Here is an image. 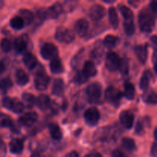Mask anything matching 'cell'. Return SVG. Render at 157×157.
<instances>
[{"label":"cell","mask_w":157,"mask_h":157,"mask_svg":"<svg viewBox=\"0 0 157 157\" xmlns=\"http://www.w3.org/2000/svg\"><path fill=\"white\" fill-rule=\"evenodd\" d=\"M155 15L149 8H144L138 15V23L144 33H150L155 27Z\"/></svg>","instance_id":"6da1fadb"},{"label":"cell","mask_w":157,"mask_h":157,"mask_svg":"<svg viewBox=\"0 0 157 157\" xmlns=\"http://www.w3.org/2000/svg\"><path fill=\"white\" fill-rule=\"evenodd\" d=\"M86 96L91 104H96L100 101L102 94V87L99 83H92L86 88Z\"/></svg>","instance_id":"7a4b0ae2"},{"label":"cell","mask_w":157,"mask_h":157,"mask_svg":"<svg viewBox=\"0 0 157 157\" xmlns=\"http://www.w3.org/2000/svg\"><path fill=\"white\" fill-rule=\"evenodd\" d=\"M55 38L59 42L70 44L75 40V35L70 29L63 26H60L55 32Z\"/></svg>","instance_id":"3957f363"},{"label":"cell","mask_w":157,"mask_h":157,"mask_svg":"<svg viewBox=\"0 0 157 157\" xmlns=\"http://www.w3.org/2000/svg\"><path fill=\"white\" fill-rule=\"evenodd\" d=\"M122 98V93L116 87L110 86L105 91V99L109 104L114 107H118Z\"/></svg>","instance_id":"277c9868"},{"label":"cell","mask_w":157,"mask_h":157,"mask_svg":"<svg viewBox=\"0 0 157 157\" xmlns=\"http://www.w3.org/2000/svg\"><path fill=\"white\" fill-rule=\"evenodd\" d=\"M2 106L15 113H21L25 108L24 104L21 101L17 99H12L8 97L2 99Z\"/></svg>","instance_id":"5b68a950"},{"label":"cell","mask_w":157,"mask_h":157,"mask_svg":"<svg viewBox=\"0 0 157 157\" xmlns=\"http://www.w3.org/2000/svg\"><path fill=\"white\" fill-rule=\"evenodd\" d=\"M84 117L86 124L90 127H93V126L97 125L98 124L100 117H101V114H100L98 109H97L94 107H92L86 110L84 114Z\"/></svg>","instance_id":"8992f818"},{"label":"cell","mask_w":157,"mask_h":157,"mask_svg":"<svg viewBox=\"0 0 157 157\" xmlns=\"http://www.w3.org/2000/svg\"><path fill=\"white\" fill-rule=\"evenodd\" d=\"M121 59L120 58L119 55L115 52H110L107 55L105 60L106 67L110 71H116L119 70L120 64H121Z\"/></svg>","instance_id":"52a82bcc"},{"label":"cell","mask_w":157,"mask_h":157,"mask_svg":"<svg viewBox=\"0 0 157 157\" xmlns=\"http://www.w3.org/2000/svg\"><path fill=\"white\" fill-rule=\"evenodd\" d=\"M41 57L45 60H51L57 58L58 55V48L52 43H45L41 48Z\"/></svg>","instance_id":"ba28073f"},{"label":"cell","mask_w":157,"mask_h":157,"mask_svg":"<svg viewBox=\"0 0 157 157\" xmlns=\"http://www.w3.org/2000/svg\"><path fill=\"white\" fill-rule=\"evenodd\" d=\"M49 81L50 78L44 72L38 71L35 77V88L41 91L46 90L48 86Z\"/></svg>","instance_id":"9c48e42d"},{"label":"cell","mask_w":157,"mask_h":157,"mask_svg":"<svg viewBox=\"0 0 157 157\" xmlns=\"http://www.w3.org/2000/svg\"><path fill=\"white\" fill-rule=\"evenodd\" d=\"M106 15V10L101 5H94L89 10V16L93 21H98Z\"/></svg>","instance_id":"30bf717a"},{"label":"cell","mask_w":157,"mask_h":157,"mask_svg":"<svg viewBox=\"0 0 157 157\" xmlns=\"http://www.w3.org/2000/svg\"><path fill=\"white\" fill-rule=\"evenodd\" d=\"M120 121L126 129L132 128L134 121V115L130 110H124L120 114Z\"/></svg>","instance_id":"8fae6325"},{"label":"cell","mask_w":157,"mask_h":157,"mask_svg":"<svg viewBox=\"0 0 157 157\" xmlns=\"http://www.w3.org/2000/svg\"><path fill=\"white\" fill-rule=\"evenodd\" d=\"M38 119V115L35 112H28L19 118V124L24 127H29L35 124Z\"/></svg>","instance_id":"7c38bea8"},{"label":"cell","mask_w":157,"mask_h":157,"mask_svg":"<svg viewBox=\"0 0 157 157\" xmlns=\"http://www.w3.org/2000/svg\"><path fill=\"white\" fill-rule=\"evenodd\" d=\"M89 29V23L84 18L78 20L75 24V30L76 33L81 37L87 35Z\"/></svg>","instance_id":"4fadbf2b"},{"label":"cell","mask_w":157,"mask_h":157,"mask_svg":"<svg viewBox=\"0 0 157 157\" xmlns=\"http://www.w3.org/2000/svg\"><path fill=\"white\" fill-rule=\"evenodd\" d=\"M134 52L140 62L145 64L147 60V57H148V49H147V44L136 45L134 48Z\"/></svg>","instance_id":"5bb4252c"},{"label":"cell","mask_w":157,"mask_h":157,"mask_svg":"<svg viewBox=\"0 0 157 157\" xmlns=\"http://www.w3.org/2000/svg\"><path fill=\"white\" fill-rule=\"evenodd\" d=\"M28 46V36L21 35L19 38H16L14 42V48L18 53H23L25 52Z\"/></svg>","instance_id":"9a60e30c"},{"label":"cell","mask_w":157,"mask_h":157,"mask_svg":"<svg viewBox=\"0 0 157 157\" xmlns=\"http://www.w3.org/2000/svg\"><path fill=\"white\" fill-rule=\"evenodd\" d=\"M52 103L49 97L46 94H40L36 99L37 107L41 110H45L51 108Z\"/></svg>","instance_id":"2e32d148"},{"label":"cell","mask_w":157,"mask_h":157,"mask_svg":"<svg viewBox=\"0 0 157 157\" xmlns=\"http://www.w3.org/2000/svg\"><path fill=\"white\" fill-rule=\"evenodd\" d=\"M82 72L87 79L92 78V77H94L97 75V68L95 67L94 63L91 61H86L84 64Z\"/></svg>","instance_id":"e0dca14e"},{"label":"cell","mask_w":157,"mask_h":157,"mask_svg":"<svg viewBox=\"0 0 157 157\" xmlns=\"http://www.w3.org/2000/svg\"><path fill=\"white\" fill-rule=\"evenodd\" d=\"M23 63L28 69L32 70L36 67L38 64V61L33 54L31 52H26L23 56Z\"/></svg>","instance_id":"ac0fdd59"},{"label":"cell","mask_w":157,"mask_h":157,"mask_svg":"<svg viewBox=\"0 0 157 157\" xmlns=\"http://www.w3.org/2000/svg\"><path fill=\"white\" fill-rule=\"evenodd\" d=\"M47 11L48 18L55 19V18H58V17L61 15V12H62L63 6L62 5H61V3L55 2L54 3L52 6H50V7L47 9Z\"/></svg>","instance_id":"d6986e66"},{"label":"cell","mask_w":157,"mask_h":157,"mask_svg":"<svg viewBox=\"0 0 157 157\" xmlns=\"http://www.w3.org/2000/svg\"><path fill=\"white\" fill-rule=\"evenodd\" d=\"M50 70L52 73L55 74V75L61 74L62 72H64V65L62 64V61L58 57L51 61Z\"/></svg>","instance_id":"ffe728a7"},{"label":"cell","mask_w":157,"mask_h":157,"mask_svg":"<svg viewBox=\"0 0 157 157\" xmlns=\"http://www.w3.org/2000/svg\"><path fill=\"white\" fill-rule=\"evenodd\" d=\"M9 150L13 154H20L24 150L22 141L18 139H13L9 144Z\"/></svg>","instance_id":"44dd1931"},{"label":"cell","mask_w":157,"mask_h":157,"mask_svg":"<svg viewBox=\"0 0 157 157\" xmlns=\"http://www.w3.org/2000/svg\"><path fill=\"white\" fill-rule=\"evenodd\" d=\"M64 92V83L62 79H58L55 80L53 83V86H52V94L55 96L60 97L63 95Z\"/></svg>","instance_id":"7402d4cb"},{"label":"cell","mask_w":157,"mask_h":157,"mask_svg":"<svg viewBox=\"0 0 157 157\" xmlns=\"http://www.w3.org/2000/svg\"><path fill=\"white\" fill-rule=\"evenodd\" d=\"M15 79L19 86H25L29 83V78L27 74L22 69H18L15 72Z\"/></svg>","instance_id":"603a6c76"},{"label":"cell","mask_w":157,"mask_h":157,"mask_svg":"<svg viewBox=\"0 0 157 157\" xmlns=\"http://www.w3.org/2000/svg\"><path fill=\"white\" fill-rule=\"evenodd\" d=\"M48 129L52 139L55 140H60L62 138V132L58 124H50L48 125Z\"/></svg>","instance_id":"cb8c5ba5"},{"label":"cell","mask_w":157,"mask_h":157,"mask_svg":"<svg viewBox=\"0 0 157 157\" xmlns=\"http://www.w3.org/2000/svg\"><path fill=\"white\" fill-rule=\"evenodd\" d=\"M22 98L23 104L25 107L28 109L32 108L35 104H36L37 98L33 94L29 93H24L21 96Z\"/></svg>","instance_id":"d4e9b609"},{"label":"cell","mask_w":157,"mask_h":157,"mask_svg":"<svg viewBox=\"0 0 157 157\" xmlns=\"http://www.w3.org/2000/svg\"><path fill=\"white\" fill-rule=\"evenodd\" d=\"M109 15V21H110V25L113 29H117L119 25V17L117 12L116 9L113 7H110L108 10Z\"/></svg>","instance_id":"484cf974"},{"label":"cell","mask_w":157,"mask_h":157,"mask_svg":"<svg viewBox=\"0 0 157 157\" xmlns=\"http://www.w3.org/2000/svg\"><path fill=\"white\" fill-rule=\"evenodd\" d=\"M124 96L127 100H133L135 97V87L130 82H125L124 84Z\"/></svg>","instance_id":"4316f807"},{"label":"cell","mask_w":157,"mask_h":157,"mask_svg":"<svg viewBox=\"0 0 157 157\" xmlns=\"http://www.w3.org/2000/svg\"><path fill=\"white\" fill-rule=\"evenodd\" d=\"M19 14L20 16L24 20L25 24V25H30L33 22L35 16H34V14L32 13V12H31L30 10H28V9H21L19 11Z\"/></svg>","instance_id":"83f0119b"},{"label":"cell","mask_w":157,"mask_h":157,"mask_svg":"<svg viewBox=\"0 0 157 157\" xmlns=\"http://www.w3.org/2000/svg\"><path fill=\"white\" fill-rule=\"evenodd\" d=\"M143 99L145 103L148 104H157V93L153 90L146 92L143 96Z\"/></svg>","instance_id":"f1b7e54d"},{"label":"cell","mask_w":157,"mask_h":157,"mask_svg":"<svg viewBox=\"0 0 157 157\" xmlns=\"http://www.w3.org/2000/svg\"><path fill=\"white\" fill-rule=\"evenodd\" d=\"M0 126L2 127H9L13 132H18V130H15L12 120L7 115L0 114Z\"/></svg>","instance_id":"f546056e"},{"label":"cell","mask_w":157,"mask_h":157,"mask_svg":"<svg viewBox=\"0 0 157 157\" xmlns=\"http://www.w3.org/2000/svg\"><path fill=\"white\" fill-rule=\"evenodd\" d=\"M25 21L22 19L21 16H15L11 19L10 21V25L12 29H15V30H21L24 28L25 26Z\"/></svg>","instance_id":"4dcf8cb0"},{"label":"cell","mask_w":157,"mask_h":157,"mask_svg":"<svg viewBox=\"0 0 157 157\" xmlns=\"http://www.w3.org/2000/svg\"><path fill=\"white\" fill-rule=\"evenodd\" d=\"M151 77L152 75L150 71H144V75H143V76L140 78V89L145 90V89H147L148 87Z\"/></svg>","instance_id":"1f68e13d"},{"label":"cell","mask_w":157,"mask_h":157,"mask_svg":"<svg viewBox=\"0 0 157 157\" xmlns=\"http://www.w3.org/2000/svg\"><path fill=\"white\" fill-rule=\"evenodd\" d=\"M118 9H119L120 12L122 14L123 16H124L125 21H131V20H133V14L130 8L124 6V5H120L118 6Z\"/></svg>","instance_id":"d6a6232c"},{"label":"cell","mask_w":157,"mask_h":157,"mask_svg":"<svg viewBox=\"0 0 157 157\" xmlns=\"http://www.w3.org/2000/svg\"><path fill=\"white\" fill-rule=\"evenodd\" d=\"M122 146L127 151L133 152L136 150V144L133 139L125 137L122 140Z\"/></svg>","instance_id":"836d02e7"},{"label":"cell","mask_w":157,"mask_h":157,"mask_svg":"<svg viewBox=\"0 0 157 157\" xmlns=\"http://www.w3.org/2000/svg\"><path fill=\"white\" fill-rule=\"evenodd\" d=\"M117 41V38L116 36H114V35H107L104 40V44L107 48H114L116 46Z\"/></svg>","instance_id":"e575fe53"},{"label":"cell","mask_w":157,"mask_h":157,"mask_svg":"<svg viewBox=\"0 0 157 157\" xmlns=\"http://www.w3.org/2000/svg\"><path fill=\"white\" fill-rule=\"evenodd\" d=\"M124 29L126 35L131 36L135 33V25L133 20L131 21H125L124 22Z\"/></svg>","instance_id":"d590c367"},{"label":"cell","mask_w":157,"mask_h":157,"mask_svg":"<svg viewBox=\"0 0 157 157\" xmlns=\"http://www.w3.org/2000/svg\"><path fill=\"white\" fill-rule=\"evenodd\" d=\"M12 87V82L9 78H3L0 81V90L6 91Z\"/></svg>","instance_id":"8d00e7d4"},{"label":"cell","mask_w":157,"mask_h":157,"mask_svg":"<svg viewBox=\"0 0 157 157\" xmlns=\"http://www.w3.org/2000/svg\"><path fill=\"white\" fill-rule=\"evenodd\" d=\"M120 71L123 75H127L129 71V64L127 58H123L121 61V64L119 67Z\"/></svg>","instance_id":"74e56055"},{"label":"cell","mask_w":157,"mask_h":157,"mask_svg":"<svg viewBox=\"0 0 157 157\" xmlns=\"http://www.w3.org/2000/svg\"><path fill=\"white\" fill-rule=\"evenodd\" d=\"M0 48H1L2 51H3L4 52H9L12 48L11 41L8 38H3L0 43Z\"/></svg>","instance_id":"f35d334b"},{"label":"cell","mask_w":157,"mask_h":157,"mask_svg":"<svg viewBox=\"0 0 157 157\" xmlns=\"http://www.w3.org/2000/svg\"><path fill=\"white\" fill-rule=\"evenodd\" d=\"M36 17L38 20H40L41 21H43L44 20H45L46 18H48V11L45 9H40L37 11L36 12Z\"/></svg>","instance_id":"ab89813d"},{"label":"cell","mask_w":157,"mask_h":157,"mask_svg":"<svg viewBox=\"0 0 157 157\" xmlns=\"http://www.w3.org/2000/svg\"><path fill=\"white\" fill-rule=\"evenodd\" d=\"M87 80V78L84 76L82 71H78L75 77V81L78 84H83V83L86 82Z\"/></svg>","instance_id":"60d3db41"},{"label":"cell","mask_w":157,"mask_h":157,"mask_svg":"<svg viewBox=\"0 0 157 157\" xmlns=\"http://www.w3.org/2000/svg\"><path fill=\"white\" fill-rule=\"evenodd\" d=\"M6 145L4 141L0 138V157H6Z\"/></svg>","instance_id":"b9f144b4"},{"label":"cell","mask_w":157,"mask_h":157,"mask_svg":"<svg viewBox=\"0 0 157 157\" xmlns=\"http://www.w3.org/2000/svg\"><path fill=\"white\" fill-rule=\"evenodd\" d=\"M144 132V127L143 122H141L140 121H139L136 124V133H137L138 135H142Z\"/></svg>","instance_id":"7bdbcfd3"},{"label":"cell","mask_w":157,"mask_h":157,"mask_svg":"<svg viewBox=\"0 0 157 157\" xmlns=\"http://www.w3.org/2000/svg\"><path fill=\"white\" fill-rule=\"evenodd\" d=\"M149 9L151 10V12L154 14L155 16L157 15V1H153L150 3Z\"/></svg>","instance_id":"ee69618b"},{"label":"cell","mask_w":157,"mask_h":157,"mask_svg":"<svg viewBox=\"0 0 157 157\" xmlns=\"http://www.w3.org/2000/svg\"><path fill=\"white\" fill-rule=\"evenodd\" d=\"M111 157H128L125 153L119 150H115L112 152Z\"/></svg>","instance_id":"f6af8a7d"},{"label":"cell","mask_w":157,"mask_h":157,"mask_svg":"<svg viewBox=\"0 0 157 157\" xmlns=\"http://www.w3.org/2000/svg\"><path fill=\"white\" fill-rule=\"evenodd\" d=\"M150 41H151L153 48L155 49L156 52H157V35H153L150 38Z\"/></svg>","instance_id":"bcb514c9"},{"label":"cell","mask_w":157,"mask_h":157,"mask_svg":"<svg viewBox=\"0 0 157 157\" xmlns=\"http://www.w3.org/2000/svg\"><path fill=\"white\" fill-rule=\"evenodd\" d=\"M151 156L153 157H157V143H154L151 147Z\"/></svg>","instance_id":"7dc6e473"},{"label":"cell","mask_w":157,"mask_h":157,"mask_svg":"<svg viewBox=\"0 0 157 157\" xmlns=\"http://www.w3.org/2000/svg\"><path fill=\"white\" fill-rule=\"evenodd\" d=\"M153 67H154V71L156 72V74L157 75V52H156L153 55Z\"/></svg>","instance_id":"c3c4849f"},{"label":"cell","mask_w":157,"mask_h":157,"mask_svg":"<svg viewBox=\"0 0 157 157\" xmlns=\"http://www.w3.org/2000/svg\"><path fill=\"white\" fill-rule=\"evenodd\" d=\"M65 157H80V156L76 151H72L71 152V153H69Z\"/></svg>","instance_id":"681fc988"},{"label":"cell","mask_w":157,"mask_h":157,"mask_svg":"<svg viewBox=\"0 0 157 157\" xmlns=\"http://www.w3.org/2000/svg\"><path fill=\"white\" fill-rule=\"evenodd\" d=\"M6 71V65L3 62L0 61V75Z\"/></svg>","instance_id":"f907efd6"},{"label":"cell","mask_w":157,"mask_h":157,"mask_svg":"<svg viewBox=\"0 0 157 157\" xmlns=\"http://www.w3.org/2000/svg\"><path fill=\"white\" fill-rule=\"evenodd\" d=\"M85 157H103L102 155L98 153H90V154H87Z\"/></svg>","instance_id":"816d5d0a"},{"label":"cell","mask_w":157,"mask_h":157,"mask_svg":"<svg viewBox=\"0 0 157 157\" xmlns=\"http://www.w3.org/2000/svg\"><path fill=\"white\" fill-rule=\"evenodd\" d=\"M30 157H41V156H40V153L38 152H34Z\"/></svg>","instance_id":"f5cc1de1"},{"label":"cell","mask_w":157,"mask_h":157,"mask_svg":"<svg viewBox=\"0 0 157 157\" xmlns=\"http://www.w3.org/2000/svg\"><path fill=\"white\" fill-rule=\"evenodd\" d=\"M154 138H155V140L157 141V127L155 129V130H154Z\"/></svg>","instance_id":"db71d44e"},{"label":"cell","mask_w":157,"mask_h":157,"mask_svg":"<svg viewBox=\"0 0 157 157\" xmlns=\"http://www.w3.org/2000/svg\"><path fill=\"white\" fill-rule=\"evenodd\" d=\"M2 5H3V2L0 1V7H2Z\"/></svg>","instance_id":"11a10c76"}]
</instances>
